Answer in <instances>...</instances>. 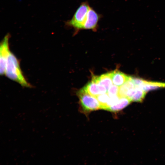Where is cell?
<instances>
[{
	"label": "cell",
	"mask_w": 165,
	"mask_h": 165,
	"mask_svg": "<svg viewBox=\"0 0 165 165\" xmlns=\"http://www.w3.org/2000/svg\"><path fill=\"white\" fill-rule=\"evenodd\" d=\"M5 75L22 86L30 88L31 85L27 81L20 68V62L16 56L10 52L7 62Z\"/></svg>",
	"instance_id": "cell-1"
},
{
	"label": "cell",
	"mask_w": 165,
	"mask_h": 165,
	"mask_svg": "<svg viewBox=\"0 0 165 165\" xmlns=\"http://www.w3.org/2000/svg\"><path fill=\"white\" fill-rule=\"evenodd\" d=\"M90 6L87 1L82 2L77 9L71 19L65 23L67 28H73L74 35L83 30L87 15Z\"/></svg>",
	"instance_id": "cell-2"
},
{
	"label": "cell",
	"mask_w": 165,
	"mask_h": 165,
	"mask_svg": "<svg viewBox=\"0 0 165 165\" xmlns=\"http://www.w3.org/2000/svg\"><path fill=\"white\" fill-rule=\"evenodd\" d=\"M81 110L86 113L101 109V105L96 97L92 96L83 89L78 92Z\"/></svg>",
	"instance_id": "cell-3"
},
{
	"label": "cell",
	"mask_w": 165,
	"mask_h": 165,
	"mask_svg": "<svg viewBox=\"0 0 165 165\" xmlns=\"http://www.w3.org/2000/svg\"><path fill=\"white\" fill-rule=\"evenodd\" d=\"M10 35L7 34L4 37L0 45V74L1 75H5L7 59L10 52L9 40Z\"/></svg>",
	"instance_id": "cell-4"
},
{
	"label": "cell",
	"mask_w": 165,
	"mask_h": 165,
	"mask_svg": "<svg viewBox=\"0 0 165 165\" xmlns=\"http://www.w3.org/2000/svg\"><path fill=\"white\" fill-rule=\"evenodd\" d=\"M102 17L101 14L97 13L90 6L87 13L83 30H91L95 32L97 31L98 27L99 21Z\"/></svg>",
	"instance_id": "cell-5"
},
{
	"label": "cell",
	"mask_w": 165,
	"mask_h": 165,
	"mask_svg": "<svg viewBox=\"0 0 165 165\" xmlns=\"http://www.w3.org/2000/svg\"><path fill=\"white\" fill-rule=\"evenodd\" d=\"M82 88L87 93L95 97L100 94L107 93V90L104 86L92 80Z\"/></svg>",
	"instance_id": "cell-6"
},
{
	"label": "cell",
	"mask_w": 165,
	"mask_h": 165,
	"mask_svg": "<svg viewBox=\"0 0 165 165\" xmlns=\"http://www.w3.org/2000/svg\"><path fill=\"white\" fill-rule=\"evenodd\" d=\"M113 83L118 86H120L129 80L131 76L117 70H115L110 72Z\"/></svg>",
	"instance_id": "cell-7"
},
{
	"label": "cell",
	"mask_w": 165,
	"mask_h": 165,
	"mask_svg": "<svg viewBox=\"0 0 165 165\" xmlns=\"http://www.w3.org/2000/svg\"><path fill=\"white\" fill-rule=\"evenodd\" d=\"M146 92L140 88L136 86L134 89L128 93L126 97L131 101L141 102L144 99Z\"/></svg>",
	"instance_id": "cell-8"
},
{
	"label": "cell",
	"mask_w": 165,
	"mask_h": 165,
	"mask_svg": "<svg viewBox=\"0 0 165 165\" xmlns=\"http://www.w3.org/2000/svg\"><path fill=\"white\" fill-rule=\"evenodd\" d=\"M139 87L147 92L161 88L165 87V83L150 81L142 79L141 84Z\"/></svg>",
	"instance_id": "cell-9"
},
{
	"label": "cell",
	"mask_w": 165,
	"mask_h": 165,
	"mask_svg": "<svg viewBox=\"0 0 165 165\" xmlns=\"http://www.w3.org/2000/svg\"><path fill=\"white\" fill-rule=\"evenodd\" d=\"M131 101L127 97H120L116 103L109 107L107 110L114 112L119 111L127 106Z\"/></svg>",
	"instance_id": "cell-10"
},
{
	"label": "cell",
	"mask_w": 165,
	"mask_h": 165,
	"mask_svg": "<svg viewBox=\"0 0 165 165\" xmlns=\"http://www.w3.org/2000/svg\"><path fill=\"white\" fill-rule=\"evenodd\" d=\"M94 79L96 82L104 86L107 92L113 83L110 72L103 74L100 76H95Z\"/></svg>",
	"instance_id": "cell-11"
},
{
	"label": "cell",
	"mask_w": 165,
	"mask_h": 165,
	"mask_svg": "<svg viewBox=\"0 0 165 165\" xmlns=\"http://www.w3.org/2000/svg\"><path fill=\"white\" fill-rule=\"evenodd\" d=\"M135 86L130 78L119 88L118 95L120 97H126L127 93L134 88Z\"/></svg>",
	"instance_id": "cell-12"
},
{
	"label": "cell",
	"mask_w": 165,
	"mask_h": 165,
	"mask_svg": "<svg viewBox=\"0 0 165 165\" xmlns=\"http://www.w3.org/2000/svg\"><path fill=\"white\" fill-rule=\"evenodd\" d=\"M101 105V109L105 110L109 96L107 93L100 94L96 97Z\"/></svg>",
	"instance_id": "cell-13"
},
{
	"label": "cell",
	"mask_w": 165,
	"mask_h": 165,
	"mask_svg": "<svg viewBox=\"0 0 165 165\" xmlns=\"http://www.w3.org/2000/svg\"><path fill=\"white\" fill-rule=\"evenodd\" d=\"M119 88L118 86L112 85L108 89L107 93L109 97L118 95Z\"/></svg>",
	"instance_id": "cell-14"
}]
</instances>
